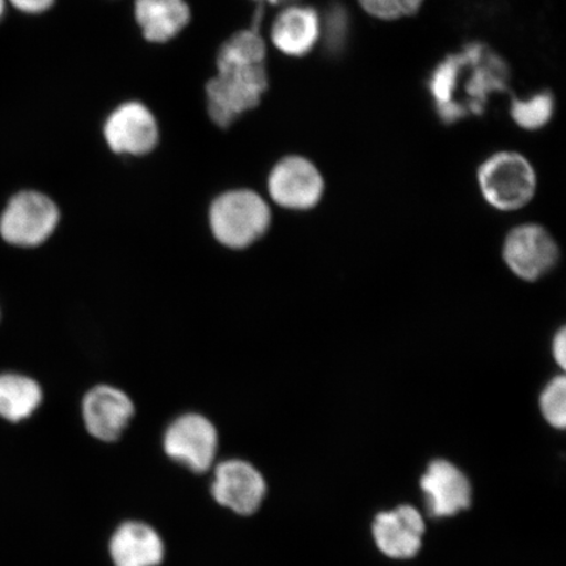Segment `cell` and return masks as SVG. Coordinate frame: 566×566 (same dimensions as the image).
<instances>
[{"instance_id":"10","label":"cell","mask_w":566,"mask_h":566,"mask_svg":"<svg viewBox=\"0 0 566 566\" xmlns=\"http://www.w3.org/2000/svg\"><path fill=\"white\" fill-rule=\"evenodd\" d=\"M168 458L195 473L208 472L218 451L214 424L200 415H186L168 428L163 441Z\"/></svg>"},{"instance_id":"8","label":"cell","mask_w":566,"mask_h":566,"mask_svg":"<svg viewBox=\"0 0 566 566\" xmlns=\"http://www.w3.org/2000/svg\"><path fill=\"white\" fill-rule=\"evenodd\" d=\"M266 481L256 467L242 459L216 465L210 493L217 505L238 516L256 514L266 497Z\"/></svg>"},{"instance_id":"24","label":"cell","mask_w":566,"mask_h":566,"mask_svg":"<svg viewBox=\"0 0 566 566\" xmlns=\"http://www.w3.org/2000/svg\"><path fill=\"white\" fill-rule=\"evenodd\" d=\"M551 352L556 365L564 370L566 366V331L564 327L558 329L552 339Z\"/></svg>"},{"instance_id":"13","label":"cell","mask_w":566,"mask_h":566,"mask_svg":"<svg viewBox=\"0 0 566 566\" xmlns=\"http://www.w3.org/2000/svg\"><path fill=\"white\" fill-rule=\"evenodd\" d=\"M421 490L429 513L434 516L455 515L471 504L470 480L449 460L437 459L428 465L421 478Z\"/></svg>"},{"instance_id":"23","label":"cell","mask_w":566,"mask_h":566,"mask_svg":"<svg viewBox=\"0 0 566 566\" xmlns=\"http://www.w3.org/2000/svg\"><path fill=\"white\" fill-rule=\"evenodd\" d=\"M20 12L39 15L52 9L55 0H7Z\"/></svg>"},{"instance_id":"5","label":"cell","mask_w":566,"mask_h":566,"mask_svg":"<svg viewBox=\"0 0 566 566\" xmlns=\"http://www.w3.org/2000/svg\"><path fill=\"white\" fill-rule=\"evenodd\" d=\"M60 218V209L51 197L38 190H23L6 205L0 216V237L13 247H39L53 235Z\"/></svg>"},{"instance_id":"16","label":"cell","mask_w":566,"mask_h":566,"mask_svg":"<svg viewBox=\"0 0 566 566\" xmlns=\"http://www.w3.org/2000/svg\"><path fill=\"white\" fill-rule=\"evenodd\" d=\"M134 17L142 35L153 44H167L190 23L187 0H134Z\"/></svg>"},{"instance_id":"22","label":"cell","mask_w":566,"mask_h":566,"mask_svg":"<svg viewBox=\"0 0 566 566\" xmlns=\"http://www.w3.org/2000/svg\"><path fill=\"white\" fill-rule=\"evenodd\" d=\"M358 3L370 17L394 21L415 15L423 0H358Z\"/></svg>"},{"instance_id":"9","label":"cell","mask_w":566,"mask_h":566,"mask_svg":"<svg viewBox=\"0 0 566 566\" xmlns=\"http://www.w3.org/2000/svg\"><path fill=\"white\" fill-rule=\"evenodd\" d=\"M104 139L109 150L127 157H146L159 145L157 117L144 103L133 101L119 104L106 117Z\"/></svg>"},{"instance_id":"12","label":"cell","mask_w":566,"mask_h":566,"mask_svg":"<svg viewBox=\"0 0 566 566\" xmlns=\"http://www.w3.org/2000/svg\"><path fill=\"white\" fill-rule=\"evenodd\" d=\"M133 415L129 396L115 387H95L83 400V419L88 433L104 442L118 440Z\"/></svg>"},{"instance_id":"21","label":"cell","mask_w":566,"mask_h":566,"mask_svg":"<svg viewBox=\"0 0 566 566\" xmlns=\"http://www.w3.org/2000/svg\"><path fill=\"white\" fill-rule=\"evenodd\" d=\"M539 409L544 421L551 428L564 430L566 427V378L555 375L539 396Z\"/></svg>"},{"instance_id":"19","label":"cell","mask_w":566,"mask_h":566,"mask_svg":"<svg viewBox=\"0 0 566 566\" xmlns=\"http://www.w3.org/2000/svg\"><path fill=\"white\" fill-rule=\"evenodd\" d=\"M555 113V98L548 91L537 92L527 98H514L511 116L514 123L526 130L546 126Z\"/></svg>"},{"instance_id":"14","label":"cell","mask_w":566,"mask_h":566,"mask_svg":"<svg viewBox=\"0 0 566 566\" xmlns=\"http://www.w3.org/2000/svg\"><path fill=\"white\" fill-rule=\"evenodd\" d=\"M423 533L421 514L408 505L378 514L373 526L378 548L394 558L413 557L421 548Z\"/></svg>"},{"instance_id":"20","label":"cell","mask_w":566,"mask_h":566,"mask_svg":"<svg viewBox=\"0 0 566 566\" xmlns=\"http://www.w3.org/2000/svg\"><path fill=\"white\" fill-rule=\"evenodd\" d=\"M350 34L348 10L342 4H332L322 19V34L325 53L338 55L345 51Z\"/></svg>"},{"instance_id":"25","label":"cell","mask_w":566,"mask_h":566,"mask_svg":"<svg viewBox=\"0 0 566 566\" xmlns=\"http://www.w3.org/2000/svg\"><path fill=\"white\" fill-rule=\"evenodd\" d=\"M254 2H258L260 7H265V4L277 6L282 3H290L293 2V0H254Z\"/></svg>"},{"instance_id":"17","label":"cell","mask_w":566,"mask_h":566,"mask_svg":"<svg viewBox=\"0 0 566 566\" xmlns=\"http://www.w3.org/2000/svg\"><path fill=\"white\" fill-rule=\"evenodd\" d=\"M44 395L34 379L18 373H0V419L17 423L30 419Z\"/></svg>"},{"instance_id":"18","label":"cell","mask_w":566,"mask_h":566,"mask_svg":"<svg viewBox=\"0 0 566 566\" xmlns=\"http://www.w3.org/2000/svg\"><path fill=\"white\" fill-rule=\"evenodd\" d=\"M266 59V42L258 28L233 33L226 40L217 53V70L245 66L264 65Z\"/></svg>"},{"instance_id":"7","label":"cell","mask_w":566,"mask_h":566,"mask_svg":"<svg viewBox=\"0 0 566 566\" xmlns=\"http://www.w3.org/2000/svg\"><path fill=\"white\" fill-rule=\"evenodd\" d=\"M266 184L271 200L280 208L294 211L314 209L325 190L318 168L300 155H290L275 163Z\"/></svg>"},{"instance_id":"3","label":"cell","mask_w":566,"mask_h":566,"mask_svg":"<svg viewBox=\"0 0 566 566\" xmlns=\"http://www.w3.org/2000/svg\"><path fill=\"white\" fill-rule=\"evenodd\" d=\"M268 87L265 63L217 70V75L205 86L211 122L221 129H228L247 112L259 106Z\"/></svg>"},{"instance_id":"4","label":"cell","mask_w":566,"mask_h":566,"mask_svg":"<svg viewBox=\"0 0 566 566\" xmlns=\"http://www.w3.org/2000/svg\"><path fill=\"white\" fill-rule=\"evenodd\" d=\"M478 182L481 195L492 208L516 211L533 200L537 177L526 157L514 151H500L479 167Z\"/></svg>"},{"instance_id":"2","label":"cell","mask_w":566,"mask_h":566,"mask_svg":"<svg viewBox=\"0 0 566 566\" xmlns=\"http://www.w3.org/2000/svg\"><path fill=\"white\" fill-rule=\"evenodd\" d=\"M209 222L219 243L242 250L265 235L271 228L272 210L254 190L233 189L212 201Z\"/></svg>"},{"instance_id":"11","label":"cell","mask_w":566,"mask_h":566,"mask_svg":"<svg viewBox=\"0 0 566 566\" xmlns=\"http://www.w3.org/2000/svg\"><path fill=\"white\" fill-rule=\"evenodd\" d=\"M166 554V542L159 531L145 521H124L109 537L113 566H160Z\"/></svg>"},{"instance_id":"6","label":"cell","mask_w":566,"mask_h":566,"mask_svg":"<svg viewBox=\"0 0 566 566\" xmlns=\"http://www.w3.org/2000/svg\"><path fill=\"white\" fill-rule=\"evenodd\" d=\"M560 248L551 232L536 223L516 226L507 233L502 259L515 277L536 282L558 263Z\"/></svg>"},{"instance_id":"15","label":"cell","mask_w":566,"mask_h":566,"mask_svg":"<svg viewBox=\"0 0 566 566\" xmlns=\"http://www.w3.org/2000/svg\"><path fill=\"white\" fill-rule=\"evenodd\" d=\"M322 18L313 7L292 4L275 18L271 31L273 45L282 54L304 56L321 41Z\"/></svg>"},{"instance_id":"1","label":"cell","mask_w":566,"mask_h":566,"mask_svg":"<svg viewBox=\"0 0 566 566\" xmlns=\"http://www.w3.org/2000/svg\"><path fill=\"white\" fill-rule=\"evenodd\" d=\"M511 71L490 48L467 45L450 54L431 71L428 88L438 116L446 124L481 115L495 92L506 91Z\"/></svg>"},{"instance_id":"26","label":"cell","mask_w":566,"mask_h":566,"mask_svg":"<svg viewBox=\"0 0 566 566\" xmlns=\"http://www.w3.org/2000/svg\"><path fill=\"white\" fill-rule=\"evenodd\" d=\"M6 11V0H0V19L3 18Z\"/></svg>"}]
</instances>
